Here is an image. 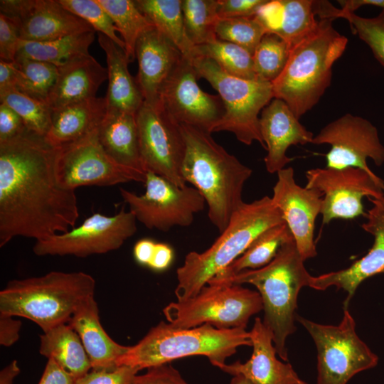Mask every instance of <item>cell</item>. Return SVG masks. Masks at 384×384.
Instances as JSON below:
<instances>
[{"label": "cell", "instance_id": "cell-55", "mask_svg": "<svg viewBox=\"0 0 384 384\" xmlns=\"http://www.w3.org/2000/svg\"><path fill=\"white\" fill-rule=\"evenodd\" d=\"M230 384H252L247 378L240 374L233 375Z\"/></svg>", "mask_w": 384, "mask_h": 384}, {"label": "cell", "instance_id": "cell-18", "mask_svg": "<svg viewBox=\"0 0 384 384\" xmlns=\"http://www.w3.org/2000/svg\"><path fill=\"white\" fill-rule=\"evenodd\" d=\"M292 167L279 171L273 187L272 203L289 226L298 251L305 261L316 255L314 241L315 220L321 211L323 194L299 186Z\"/></svg>", "mask_w": 384, "mask_h": 384}, {"label": "cell", "instance_id": "cell-30", "mask_svg": "<svg viewBox=\"0 0 384 384\" xmlns=\"http://www.w3.org/2000/svg\"><path fill=\"white\" fill-rule=\"evenodd\" d=\"M40 339V353L55 360L76 380L92 368L80 336L68 323L43 332Z\"/></svg>", "mask_w": 384, "mask_h": 384}, {"label": "cell", "instance_id": "cell-15", "mask_svg": "<svg viewBox=\"0 0 384 384\" xmlns=\"http://www.w3.org/2000/svg\"><path fill=\"white\" fill-rule=\"evenodd\" d=\"M191 60L183 56L163 85L159 108L179 125L212 133L225 114L220 97L198 86Z\"/></svg>", "mask_w": 384, "mask_h": 384}, {"label": "cell", "instance_id": "cell-35", "mask_svg": "<svg viewBox=\"0 0 384 384\" xmlns=\"http://www.w3.org/2000/svg\"><path fill=\"white\" fill-rule=\"evenodd\" d=\"M213 60L228 74L247 80L258 79L254 70L252 55L235 43L215 39L195 46V57Z\"/></svg>", "mask_w": 384, "mask_h": 384}, {"label": "cell", "instance_id": "cell-6", "mask_svg": "<svg viewBox=\"0 0 384 384\" xmlns=\"http://www.w3.org/2000/svg\"><path fill=\"white\" fill-rule=\"evenodd\" d=\"M242 346H252L250 331L245 329H218L208 324L180 329L161 321L137 344L129 346L116 365L142 370L201 355L206 356L212 365L220 368Z\"/></svg>", "mask_w": 384, "mask_h": 384}, {"label": "cell", "instance_id": "cell-25", "mask_svg": "<svg viewBox=\"0 0 384 384\" xmlns=\"http://www.w3.org/2000/svg\"><path fill=\"white\" fill-rule=\"evenodd\" d=\"M68 324L80 336L93 369L116 368L117 360L129 348L115 342L105 331L94 296L79 306Z\"/></svg>", "mask_w": 384, "mask_h": 384}, {"label": "cell", "instance_id": "cell-46", "mask_svg": "<svg viewBox=\"0 0 384 384\" xmlns=\"http://www.w3.org/2000/svg\"><path fill=\"white\" fill-rule=\"evenodd\" d=\"M267 0H218L219 18L254 16Z\"/></svg>", "mask_w": 384, "mask_h": 384}, {"label": "cell", "instance_id": "cell-10", "mask_svg": "<svg viewBox=\"0 0 384 384\" xmlns=\"http://www.w3.org/2000/svg\"><path fill=\"white\" fill-rule=\"evenodd\" d=\"M317 350V384H346L356 373L375 367L378 356L358 337L347 309L336 326L317 324L299 316Z\"/></svg>", "mask_w": 384, "mask_h": 384}, {"label": "cell", "instance_id": "cell-20", "mask_svg": "<svg viewBox=\"0 0 384 384\" xmlns=\"http://www.w3.org/2000/svg\"><path fill=\"white\" fill-rule=\"evenodd\" d=\"M135 55L138 62L135 78L144 103L159 108L161 88L183 55L154 26L138 38Z\"/></svg>", "mask_w": 384, "mask_h": 384}, {"label": "cell", "instance_id": "cell-41", "mask_svg": "<svg viewBox=\"0 0 384 384\" xmlns=\"http://www.w3.org/2000/svg\"><path fill=\"white\" fill-rule=\"evenodd\" d=\"M331 17L346 19L353 33L357 34L371 49L375 58L384 66V10L373 18H365L355 13L332 7Z\"/></svg>", "mask_w": 384, "mask_h": 384}, {"label": "cell", "instance_id": "cell-29", "mask_svg": "<svg viewBox=\"0 0 384 384\" xmlns=\"http://www.w3.org/2000/svg\"><path fill=\"white\" fill-rule=\"evenodd\" d=\"M99 141L117 164L145 173L142 164L136 114L107 112L98 128Z\"/></svg>", "mask_w": 384, "mask_h": 384}, {"label": "cell", "instance_id": "cell-5", "mask_svg": "<svg viewBox=\"0 0 384 384\" xmlns=\"http://www.w3.org/2000/svg\"><path fill=\"white\" fill-rule=\"evenodd\" d=\"M294 240L282 245L274 258L256 270L242 271L215 284H251L260 293L264 310V324L273 334L277 353L287 361V338L296 330L294 319L297 297L309 286L311 275L304 265Z\"/></svg>", "mask_w": 384, "mask_h": 384}, {"label": "cell", "instance_id": "cell-53", "mask_svg": "<svg viewBox=\"0 0 384 384\" xmlns=\"http://www.w3.org/2000/svg\"><path fill=\"white\" fill-rule=\"evenodd\" d=\"M338 2L344 12L354 13L356 9L365 5L378 6L384 10V0H341Z\"/></svg>", "mask_w": 384, "mask_h": 384}, {"label": "cell", "instance_id": "cell-45", "mask_svg": "<svg viewBox=\"0 0 384 384\" xmlns=\"http://www.w3.org/2000/svg\"><path fill=\"white\" fill-rule=\"evenodd\" d=\"M131 384H188L171 365L163 364L147 368L146 373L136 375Z\"/></svg>", "mask_w": 384, "mask_h": 384}, {"label": "cell", "instance_id": "cell-47", "mask_svg": "<svg viewBox=\"0 0 384 384\" xmlns=\"http://www.w3.org/2000/svg\"><path fill=\"white\" fill-rule=\"evenodd\" d=\"M26 129L22 118L7 105L0 103V142L12 139Z\"/></svg>", "mask_w": 384, "mask_h": 384}, {"label": "cell", "instance_id": "cell-26", "mask_svg": "<svg viewBox=\"0 0 384 384\" xmlns=\"http://www.w3.org/2000/svg\"><path fill=\"white\" fill-rule=\"evenodd\" d=\"M316 16L313 0H267L255 14L267 33L277 35L289 46L316 26Z\"/></svg>", "mask_w": 384, "mask_h": 384}, {"label": "cell", "instance_id": "cell-48", "mask_svg": "<svg viewBox=\"0 0 384 384\" xmlns=\"http://www.w3.org/2000/svg\"><path fill=\"white\" fill-rule=\"evenodd\" d=\"M76 378L53 358H48L38 384H75Z\"/></svg>", "mask_w": 384, "mask_h": 384}, {"label": "cell", "instance_id": "cell-11", "mask_svg": "<svg viewBox=\"0 0 384 384\" xmlns=\"http://www.w3.org/2000/svg\"><path fill=\"white\" fill-rule=\"evenodd\" d=\"M144 183L142 195L123 188L119 191L137 220L149 229L167 232L174 226H189L205 208L203 196L193 186H178L151 171L146 172Z\"/></svg>", "mask_w": 384, "mask_h": 384}, {"label": "cell", "instance_id": "cell-52", "mask_svg": "<svg viewBox=\"0 0 384 384\" xmlns=\"http://www.w3.org/2000/svg\"><path fill=\"white\" fill-rule=\"evenodd\" d=\"M17 70L14 62L0 60V91L16 87Z\"/></svg>", "mask_w": 384, "mask_h": 384}, {"label": "cell", "instance_id": "cell-21", "mask_svg": "<svg viewBox=\"0 0 384 384\" xmlns=\"http://www.w3.org/2000/svg\"><path fill=\"white\" fill-rule=\"evenodd\" d=\"M299 120L288 105L277 98L262 110L260 128L267 151L264 161L269 173H277L292 160L286 154L289 147L311 144L313 133Z\"/></svg>", "mask_w": 384, "mask_h": 384}, {"label": "cell", "instance_id": "cell-7", "mask_svg": "<svg viewBox=\"0 0 384 384\" xmlns=\"http://www.w3.org/2000/svg\"><path fill=\"white\" fill-rule=\"evenodd\" d=\"M95 280L83 272L52 271L14 279L0 292V313L26 318L43 332L68 323L79 306L94 296Z\"/></svg>", "mask_w": 384, "mask_h": 384}, {"label": "cell", "instance_id": "cell-8", "mask_svg": "<svg viewBox=\"0 0 384 384\" xmlns=\"http://www.w3.org/2000/svg\"><path fill=\"white\" fill-rule=\"evenodd\" d=\"M198 78L206 79L218 92L225 114L214 132H232L246 145L254 141L266 149L260 128V112L274 98L272 82L231 75L213 60L195 57L191 60Z\"/></svg>", "mask_w": 384, "mask_h": 384}, {"label": "cell", "instance_id": "cell-42", "mask_svg": "<svg viewBox=\"0 0 384 384\" xmlns=\"http://www.w3.org/2000/svg\"><path fill=\"white\" fill-rule=\"evenodd\" d=\"M64 8L87 22L95 31L102 33L124 50V43L107 11L97 0H58Z\"/></svg>", "mask_w": 384, "mask_h": 384}, {"label": "cell", "instance_id": "cell-32", "mask_svg": "<svg viewBox=\"0 0 384 384\" xmlns=\"http://www.w3.org/2000/svg\"><path fill=\"white\" fill-rule=\"evenodd\" d=\"M139 11L151 24L169 38L190 60L195 46L188 40L184 27L181 0H135Z\"/></svg>", "mask_w": 384, "mask_h": 384}, {"label": "cell", "instance_id": "cell-14", "mask_svg": "<svg viewBox=\"0 0 384 384\" xmlns=\"http://www.w3.org/2000/svg\"><path fill=\"white\" fill-rule=\"evenodd\" d=\"M136 223L133 213L124 208L112 216L93 213L70 230L36 241L33 251L38 256L104 254L117 250L132 237L137 231Z\"/></svg>", "mask_w": 384, "mask_h": 384}, {"label": "cell", "instance_id": "cell-16", "mask_svg": "<svg viewBox=\"0 0 384 384\" xmlns=\"http://www.w3.org/2000/svg\"><path fill=\"white\" fill-rule=\"evenodd\" d=\"M136 119L145 173L151 171L178 186H186L181 174L186 146L181 126L159 108L144 102Z\"/></svg>", "mask_w": 384, "mask_h": 384}, {"label": "cell", "instance_id": "cell-2", "mask_svg": "<svg viewBox=\"0 0 384 384\" xmlns=\"http://www.w3.org/2000/svg\"><path fill=\"white\" fill-rule=\"evenodd\" d=\"M180 126L186 146L182 176L203 196L210 221L222 233L245 203L243 187L252 171L218 144L210 133Z\"/></svg>", "mask_w": 384, "mask_h": 384}, {"label": "cell", "instance_id": "cell-24", "mask_svg": "<svg viewBox=\"0 0 384 384\" xmlns=\"http://www.w3.org/2000/svg\"><path fill=\"white\" fill-rule=\"evenodd\" d=\"M58 69L56 81L47 100L53 110L95 97L107 79V68L90 54L75 57Z\"/></svg>", "mask_w": 384, "mask_h": 384}, {"label": "cell", "instance_id": "cell-38", "mask_svg": "<svg viewBox=\"0 0 384 384\" xmlns=\"http://www.w3.org/2000/svg\"><path fill=\"white\" fill-rule=\"evenodd\" d=\"M0 102L14 110L22 118L29 131L46 136L50 127L53 112L47 102L33 98L16 87L0 91Z\"/></svg>", "mask_w": 384, "mask_h": 384}, {"label": "cell", "instance_id": "cell-9", "mask_svg": "<svg viewBox=\"0 0 384 384\" xmlns=\"http://www.w3.org/2000/svg\"><path fill=\"white\" fill-rule=\"evenodd\" d=\"M262 309L257 291L241 284H207L196 295L168 304L163 314L175 328L208 324L218 329H246L250 318Z\"/></svg>", "mask_w": 384, "mask_h": 384}, {"label": "cell", "instance_id": "cell-23", "mask_svg": "<svg viewBox=\"0 0 384 384\" xmlns=\"http://www.w3.org/2000/svg\"><path fill=\"white\" fill-rule=\"evenodd\" d=\"M15 24L20 38L27 41H48L95 31L87 22L64 8L58 0H29L24 13Z\"/></svg>", "mask_w": 384, "mask_h": 384}, {"label": "cell", "instance_id": "cell-22", "mask_svg": "<svg viewBox=\"0 0 384 384\" xmlns=\"http://www.w3.org/2000/svg\"><path fill=\"white\" fill-rule=\"evenodd\" d=\"M253 348L250 358L245 363L238 361L224 364L220 369L233 375H242L252 384H307L289 363L279 361L273 345V334L258 317L250 331Z\"/></svg>", "mask_w": 384, "mask_h": 384}, {"label": "cell", "instance_id": "cell-50", "mask_svg": "<svg viewBox=\"0 0 384 384\" xmlns=\"http://www.w3.org/2000/svg\"><path fill=\"white\" fill-rule=\"evenodd\" d=\"M173 260L174 250L172 247L166 243L156 242L148 267L154 271H164L169 267Z\"/></svg>", "mask_w": 384, "mask_h": 384}, {"label": "cell", "instance_id": "cell-37", "mask_svg": "<svg viewBox=\"0 0 384 384\" xmlns=\"http://www.w3.org/2000/svg\"><path fill=\"white\" fill-rule=\"evenodd\" d=\"M14 64L17 70L16 88L33 98L47 102L58 77V67L31 59L16 60Z\"/></svg>", "mask_w": 384, "mask_h": 384}, {"label": "cell", "instance_id": "cell-13", "mask_svg": "<svg viewBox=\"0 0 384 384\" xmlns=\"http://www.w3.org/2000/svg\"><path fill=\"white\" fill-rule=\"evenodd\" d=\"M308 188L323 194L322 223L334 219H353L366 216L363 197L384 200V181L373 172L356 167L315 168L306 172Z\"/></svg>", "mask_w": 384, "mask_h": 384}, {"label": "cell", "instance_id": "cell-36", "mask_svg": "<svg viewBox=\"0 0 384 384\" xmlns=\"http://www.w3.org/2000/svg\"><path fill=\"white\" fill-rule=\"evenodd\" d=\"M181 7L185 31L194 46L217 39L218 0H181Z\"/></svg>", "mask_w": 384, "mask_h": 384}, {"label": "cell", "instance_id": "cell-43", "mask_svg": "<svg viewBox=\"0 0 384 384\" xmlns=\"http://www.w3.org/2000/svg\"><path fill=\"white\" fill-rule=\"evenodd\" d=\"M139 370L138 368L128 366L93 369L77 379L75 384H131Z\"/></svg>", "mask_w": 384, "mask_h": 384}, {"label": "cell", "instance_id": "cell-12", "mask_svg": "<svg viewBox=\"0 0 384 384\" xmlns=\"http://www.w3.org/2000/svg\"><path fill=\"white\" fill-rule=\"evenodd\" d=\"M98 128L76 142L57 148L55 169L60 186L75 191L85 186L144 183L146 174L121 166L107 154L99 141Z\"/></svg>", "mask_w": 384, "mask_h": 384}, {"label": "cell", "instance_id": "cell-39", "mask_svg": "<svg viewBox=\"0 0 384 384\" xmlns=\"http://www.w3.org/2000/svg\"><path fill=\"white\" fill-rule=\"evenodd\" d=\"M290 46L274 33H265L252 54L257 78L270 82L283 71L289 55Z\"/></svg>", "mask_w": 384, "mask_h": 384}, {"label": "cell", "instance_id": "cell-27", "mask_svg": "<svg viewBox=\"0 0 384 384\" xmlns=\"http://www.w3.org/2000/svg\"><path fill=\"white\" fill-rule=\"evenodd\" d=\"M98 43L106 55L108 87L105 98L107 112L136 114L144 104V98L128 69L129 63L124 50L102 33Z\"/></svg>", "mask_w": 384, "mask_h": 384}, {"label": "cell", "instance_id": "cell-33", "mask_svg": "<svg viewBox=\"0 0 384 384\" xmlns=\"http://www.w3.org/2000/svg\"><path fill=\"white\" fill-rule=\"evenodd\" d=\"M94 40L95 31L48 41L21 40L16 60L31 59L52 63L58 67L75 57L90 54L89 48Z\"/></svg>", "mask_w": 384, "mask_h": 384}, {"label": "cell", "instance_id": "cell-3", "mask_svg": "<svg viewBox=\"0 0 384 384\" xmlns=\"http://www.w3.org/2000/svg\"><path fill=\"white\" fill-rule=\"evenodd\" d=\"M319 18L316 26L290 46L286 65L272 82L274 98L283 100L299 119L330 86L332 66L344 52L348 39Z\"/></svg>", "mask_w": 384, "mask_h": 384}, {"label": "cell", "instance_id": "cell-49", "mask_svg": "<svg viewBox=\"0 0 384 384\" xmlns=\"http://www.w3.org/2000/svg\"><path fill=\"white\" fill-rule=\"evenodd\" d=\"M13 316L0 313V343L11 346L19 338L21 323Z\"/></svg>", "mask_w": 384, "mask_h": 384}, {"label": "cell", "instance_id": "cell-31", "mask_svg": "<svg viewBox=\"0 0 384 384\" xmlns=\"http://www.w3.org/2000/svg\"><path fill=\"white\" fill-rule=\"evenodd\" d=\"M292 239L293 235L285 221L266 229L239 257L207 284L219 283L242 271L267 265L274 258L282 245Z\"/></svg>", "mask_w": 384, "mask_h": 384}, {"label": "cell", "instance_id": "cell-44", "mask_svg": "<svg viewBox=\"0 0 384 384\" xmlns=\"http://www.w3.org/2000/svg\"><path fill=\"white\" fill-rule=\"evenodd\" d=\"M21 39L16 25L0 14V58L1 60L14 63Z\"/></svg>", "mask_w": 384, "mask_h": 384}, {"label": "cell", "instance_id": "cell-4", "mask_svg": "<svg viewBox=\"0 0 384 384\" xmlns=\"http://www.w3.org/2000/svg\"><path fill=\"white\" fill-rule=\"evenodd\" d=\"M283 222L281 211L268 196L244 203L210 247L186 255L176 270L177 301L196 295L210 279L239 257L262 232Z\"/></svg>", "mask_w": 384, "mask_h": 384}, {"label": "cell", "instance_id": "cell-17", "mask_svg": "<svg viewBox=\"0 0 384 384\" xmlns=\"http://www.w3.org/2000/svg\"><path fill=\"white\" fill-rule=\"evenodd\" d=\"M311 144L331 146L326 154V167H356L371 173L368 158L377 166L384 163V146L377 128L366 119L349 113L327 124Z\"/></svg>", "mask_w": 384, "mask_h": 384}, {"label": "cell", "instance_id": "cell-28", "mask_svg": "<svg viewBox=\"0 0 384 384\" xmlns=\"http://www.w3.org/2000/svg\"><path fill=\"white\" fill-rule=\"evenodd\" d=\"M105 97H92L53 110L46 138L58 148L73 143L97 129L107 114Z\"/></svg>", "mask_w": 384, "mask_h": 384}, {"label": "cell", "instance_id": "cell-34", "mask_svg": "<svg viewBox=\"0 0 384 384\" xmlns=\"http://www.w3.org/2000/svg\"><path fill=\"white\" fill-rule=\"evenodd\" d=\"M113 21L129 62L136 58L135 48L138 38L153 25L139 11L132 0H97Z\"/></svg>", "mask_w": 384, "mask_h": 384}, {"label": "cell", "instance_id": "cell-40", "mask_svg": "<svg viewBox=\"0 0 384 384\" xmlns=\"http://www.w3.org/2000/svg\"><path fill=\"white\" fill-rule=\"evenodd\" d=\"M265 33V29L255 15L219 18L215 26L218 39L238 45L252 55Z\"/></svg>", "mask_w": 384, "mask_h": 384}, {"label": "cell", "instance_id": "cell-54", "mask_svg": "<svg viewBox=\"0 0 384 384\" xmlns=\"http://www.w3.org/2000/svg\"><path fill=\"white\" fill-rule=\"evenodd\" d=\"M20 373L16 361H13L1 370L0 384H12L15 377Z\"/></svg>", "mask_w": 384, "mask_h": 384}, {"label": "cell", "instance_id": "cell-1", "mask_svg": "<svg viewBox=\"0 0 384 384\" xmlns=\"http://www.w3.org/2000/svg\"><path fill=\"white\" fill-rule=\"evenodd\" d=\"M57 148L26 129L0 142V247L21 236L36 241L65 233L79 217L75 190L58 183Z\"/></svg>", "mask_w": 384, "mask_h": 384}, {"label": "cell", "instance_id": "cell-19", "mask_svg": "<svg viewBox=\"0 0 384 384\" xmlns=\"http://www.w3.org/2000/svg\"><path fill=\"white\" fill-rule=\"evenodd\" d=\"M373 203L366 214L367 221L363 229L373 235L374 242L368 253L346 269L311 277L310 287L325 290L329 287L342 289L348 295L344 309L348 304L360 284L375 274L384 273V200L368 198Z\"/></svg>", "mask_w": 384, "mask_h": 384}, {"label": "cell", "instance_id": "cell-51", "mask_svg": "<svg viewBox=\"0 0 384 384\" xmlns=\"http://www.w3.org/2000/svg\"><path fill=\"white\" fill-rule=\"evenodd\" d=\"M156 243L153 240L149 238L138 240L133 250L135 260L142 265L148 266L152 258Z\"/></svg>", "mask_w": 384, "mask_h": 384}]
</instances>
